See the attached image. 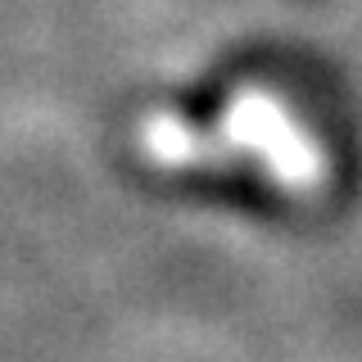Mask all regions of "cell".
<instances>
[{"label":"cell","mask_w":362,"mask_h":362,"mask_svg":"<svg viewBox=\"0 0 362 362\" xmlns=\"http://www.w3.org/2000/svg\"><path fill=\"white\" fill-rule=\"evenodd\" d=\"M222 136L240 154L258 158L286 195H317L331 177V158L317 136L263 86H235L222 109Z\"/></svg>","instance_id":"obj_1"},{"label":"cell","mask_w":362,"mask_h":362,"mask_svg":"<svg viewBox=\"0 0 362 362\" xmlns=\"http://www.w3.org/2000/svg\"><path fill=\"white\" fill-rule=\"evenodd\" d=\"M136 141L141 154L158 168H231L240 154L222 132H204L177 113H150L136 127Z\"/></svg>","instance_id":"obj_2"}]
</instances>
